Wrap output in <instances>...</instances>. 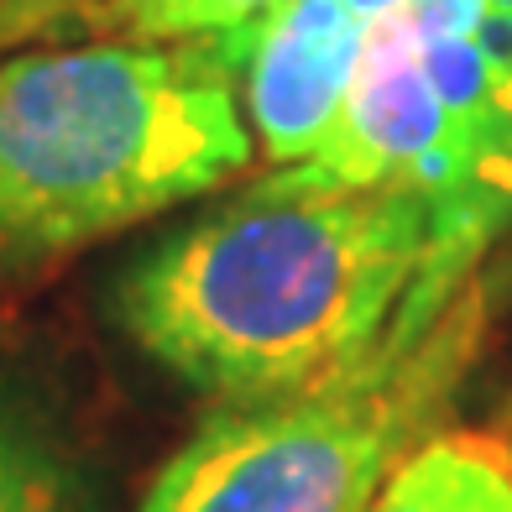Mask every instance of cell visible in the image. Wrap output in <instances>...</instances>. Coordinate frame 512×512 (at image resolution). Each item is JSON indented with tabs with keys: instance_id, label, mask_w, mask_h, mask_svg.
I'll list each match as a JSON object with an SVG mask.
<instances>
[{
	"instance_id": "cell-3",
	"label": "cell",
	"mask_w": 512,
	"mask_h": 512,
	"mask_svg": "<svg viewBox=\"0 0 512 512\" xmlns=\"http://www.w3.org/2000/svg\"><path fill=\"white\" fill-rule=\"evenodd\" d=\"M314 168L429 204V262L403 309L424 335L512 241V0H408L382 16Z\"/></svg>"
},
{
	"instance_id": "cell-1",
	"label": "cell",
	"mask_w": 512,
	"mask_h": 512,
	"mask_svg": "<svg viewBox=\"0 0 512 512\" xmlns=\"http://www.w3.org/2000/svg\"><path fill=\"white\" fill-rule=\"evenodd\" d=\"M429 204L314 162L199 199L110 283V324L209 408L298 398L392 335L429 262Z\"/></svg>"
},
{
	"instance_id": "cell-12",
	"label": "cell",
	"mask_w": 512,
	"mask_h": 512,
	"mask_svg": "<svg viewBox=\"0 0 512 512\" xmlns=\"http://www.w3.org/2000/svg\"><path fill=\"white\" fill-rule=\"evenodd\" d=\"M507 439H512V434H507Z\"/></svg>"
},
{
	"instance_id": "cell-2",
	"label": "cell",
	"mask_w": 512,
	"mask_h": 512,
	"mask_svg": "<svg viewBox=\"0 0 512 512\" xmlns=\"http://www.w3.org/2000/svg\"><path fill=\"white\" fill-rule=\"evenodd\" d=\"M251 157L220 42L79 37L0 58V293L194 209Z\"/></svg>"
},
{
	"instance_id": "cell-5",
	"label": "cell",
	"mask_w": 512,
	"mask_h": 512,
	"mask_svg": "<svg viewBox=\"0 0 512 512\" xmlns=\"http://www.w3.org/2000/svg\"><path fill=\"white\" fill-rule=\"evenodd\" d=\"M220 42L241 79V105L272 168L314 162L335 136L361 74L371 21L345 0H283L246 32L209 37Z\"/></svg>"
},
{
	"instance_id": "cell-10",
	"label": "cell",
	"mask_w": 512,
	"mask_h": 512,
	"mask_svg": "<svg viewBox=\"0 0 512 512\" xmlns=\"http://www.w3.org/2000/svg\"><path fill=\"white\" fill-rule=\"evenodd\" d=\"M345 6H351L361 21H371V27H377L382 16H392V11H403L408 0H345Z\"/></svg>"
},
{
	"instance_id": "cell-6",
	"label": "cell",
	"mask_w": 512,
	"mask_h": 512,
	"mask_svg": "<svg viewBox=\"0 0 512 512\" xmlns=\"http://www.w3.org/2000/svg\"><path fill=\"white\" fill-rule=\"evenodd\" d=\"M0 512H115L95 439L27 356H0Z\"/></svg>"
},
{
	"instance_id": "cell-9",
	"label": "cell",
	"mask_w": 512,
	"mask_h": 512,
	"mask_svg": "<svg viewBox=\"0 0 512 512\" xmlns=\"http://www.w3.org/2000/svg\"><path fill=\"white\" fill-rule=\"evenodd\" d=\"M84 6H95V0H0V53L21 48V42L53 37Z\"/></svg>"
},
{
	"instance_id": "cell-11",
	"label": "cell",
	"mask_w": 512,
	"mask_h": 512,
	"mask_svg": "<svg viewBox=\"0 0 512 512\" xmlns=\"http://www.w3.org/2000/svg\"><path fill=\"white\" fill-rule=\"evenodd\" d=\"M492 277H497V288H502V293L512 288V241L502 246V256H497V262H492Z\"/></svg>"
},
{
	"instance_id": "cell-8",
	"label": "cell",
	"mask_w": 512,
	"mask_h": 512,
	"mask_svg": "<svg viewBox=\"0 0 512 512\" xmlns=\"http://www.w3.org/2000/svg\"><path fill=\"white\" fill-rule=\"evenodd\" d=\"M283 0H95L53 37H121V42H209L256 27Z\"/></svg>"
},
{
	"instance_id": "cell-7",
	"label": "cell",
	"mask_w": 512,
	"mask_h": 512,
	"mask_svg": "<svg viewBox=\"0 0 512 512\" xmlns=\"http://www.w3.org/2000/svg\"><path fill=\"white\" fill-rule=\"evenodd\" d=\"M361 512H512V439L434 429L382 476Z\"/></svg>"
},
{
	"instance_id": "cell-4",
	"label": "cell",
	"mask_w": 512,
	"mask_h": 512,
	"mask_svg": "<svg viewBox=\"0 0 512 512\" xmlns=\"http://www.w3.org/2000/svg\"><path fill=\"white\" fill-rule=\"evenodd\" d=\"M497 304L486 267L434 330H392L366 361L298 398L209 408L136 512H361L418 439L445 429Z\"/></svg>"
}]
</instances>
